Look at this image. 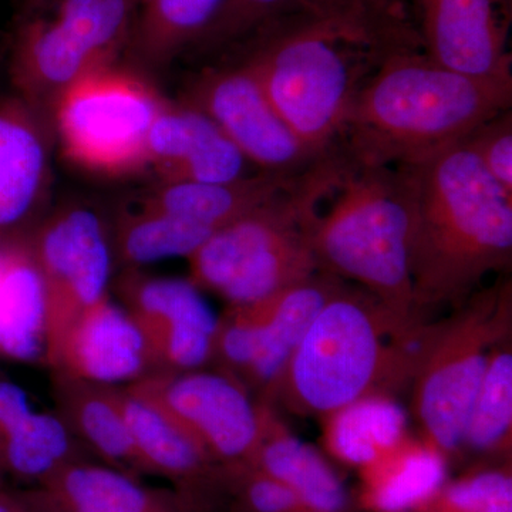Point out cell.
<instances>
[{"label":"cell","instance_id":"obj_9","mask_svg":"<svg viewBox=\"0 0 512 512\" xmlns=\"http://www.w3.org/2000/svg\"><path fill=\"white\" fill-rule=\"evenodd\" d=\"M165 101L146 77L114 63L87 73L57 100L53 136L70 163L119 177L148 167L147 141Z\"/></svg>","mask_w":512,"mask_h":512},{"label":"cell","instance_id":"obj_26","mask_svg":"<svg viewBox=\"0 0 512 512\" xmlns=\"http://www.w3.org/2000/svg\"><path fill=\"white\" fill-rule=\"evenodd\" d=\"M298 175L286 177L255 171L248 177L229 183L158 181L144 195L143 205L215 232L264 204Z\"/></svg>","mask_w":512,"mask_h":512},{"label":"cell","instance_id":"obj_3","mask_svg":"<svg viewBox=\"0 0 512 512\" xmlns=\"http://www.w3.org/2000/svg\"><path fill=\"white\" fill-rule=\"evenodd\" d=\"M410 274L417 308L466 301L512 261V195L457 144L414 165Z\"/></svg>","mask_w":512,"mask_h":512},{"label":"cell","instance_id":"obj_13","mask_svg":"<svg viewBox=\"0 0 512 512\" xmlns=\"http://www.w3.org/2000/svg\"><path fill=\"white\" fill-rule=\"evenodd\" d=\"M181 101L207 116L258 171L289 177L325 156L292 133L251 70L235 60L205 63Z\"/></svg>","mask_w":512,"mask_h":512},{"label":"cell","instance_id":"obj_35","mask_svg":"<svg viewBox=\"0 0 512 512\" xmlns=\"http://www.w3.org/2000/svg\"><path fill=\"white\" fill-rule=\"evenodd\" d=\"M0 512H32L25 504L10 497L5 493H0Z\"/></svg>","mask_w":512,"mask_h":512},{"label":"cell","instance_id":"obj_32","mask_svg":"<svg viewBox=\"0 0 512 512\" xmlns=\"http://www.w3.org/2000/svg\"><path fill=\"white\" fill-rule=\"evenodd\" d=\"M421 512H512L511 460L447 480Z\"/></svg>","mask_w":512,"mask_h":512},{"label":"cell","instance_id":"obj_18","mask_svg":"<svg viewBox=\"0 0 512 512\" xmlns=\"http://www.w3.org/2000/svg\"><path fill=\"white\" fill-rule=\"evenodd\" d=\"M147 156L158 181L229 183L252 174L251 163L220 128L181 100L161 107L148 134Z\"/></svg>","mask_w":512,"mask_h":512},{"label":"cell","instance_id":"obj_19","mask_svg":"<svg viewBox=\"0 0 512 512\" xmlns=\"http://www.w3.org/2000/svg\"><path fill=\"white\" fill-rule=\"evenodd\" d=\"M117 403L148 474L167 478L198 512L210 503L221 466L153 400L127 386H114Z\"/></svg>","mask_w":512,"mask_h":512},{"label":"cell","instance_id":"obj_31","mask_svg":"<svg viewBox=\"0 0 512 512\" xmlns=\"http://www.w3.org/2000/svg\"><path fill=\"white\" fill-rule=\"evenodd\" d=\"M313 512L286 485L247 466H221L210 512Z\"/></svg>","mask_w":512,"mask_h":512},{"label":"cell","instance_id":"obj_27","mask_svg":"<svg viewBox=\"0 0 512 512\" xmlns=\"http://www.w3.org/2000/svg\"><path fill=\"white\" fill-rule=\"evenodd\" d=\"M326 451L345 464L362 468L407 434V414L396 397L376 394L322 417Z\"/></svg>","mask_w":512,"mask_h":512},{"label":"cell","instance_id":"obj_36","mask_svg":"<svg viewBox=\"0 0 512 512\" xmlns=\"http://www.w3.org/2000/svg\"><path fill=\"white\" fill-rule=\"evenodd\" d=\"M25 2L30 3V5L43 6L50 5V3H57L59 0H25Z\"/></svg>","mask_w":512,"mask_h":512},{"label":"cell","instance_id":"obj_5","mask_svg":"<svg viewBox=\"0 0 512 512\" xmlns=\"http://www.w3.org/2000/svg\"><path fill=\"white\" fill-rule=\"evenodd\" d=\"M332 150L274 197L225 225L188 258L191 281L229 305H248L320 271L311 227L342 168Z\"/></svg>","mask_w":512,"mask_h":512},{"label":"cell","instance_id":"obj_17","mask_svg":"<svg viewBox=\"0 0 512 512\" xmlns=\"http://www.w3.org/2000/svg\"><path fill=\"white\" fill-rule=\"evenodd\" d=\"M47 366L52 372L106 386H127L154 373L140 329L110 296L73 320Z\"/></svg>","mask_w":512,"mask_h":512},{"label":"cell","instance_id":"obj_23","mask_svg":"<svg viewBox=\"0 0 512 512\" xmlns=\"http://www.w3.org/2000/svg\"><path fill=\"white\" fill-rule=\"evenodd\" d=\"M56 414L74 439L82 441L107 467L131 477L148 474L138 456L114 394V386L52 372Z\"/></svg>","mask_w":512,"mask_h":512},{"label":"cell","instance_id":"obj_24","mask_svg":"<svg viewBox=\"0 0 512 512\" xmlns=\"http://www.w3.org/2000/svg\"><path fill=\"white\" fill-rule=\"evenodd\" d=\"M46 295L30 237L0 242V357L45 356Z\"/></svg>","mask_w":512,"mask_h":512},{"label":"cell","instance_id":"obj_4","mask_svg":"<svg viewBox=\"0 0 512 512\" xmlns=\"http://www.w3.org/2000/svg\"><path fill=\"white\" fill-rule=\"evenodd\" d=\"M323 202L311 227L320 271L360 286L404 320H426L410 274L413 168L366 167L343 157Z\"/></svg>","mask_w":512,"mask_h":512},{"label":"cell","instance_id":"obj_37","mask_svg":"<svg viewBox=\"0 0 512 512\" xmlns=\"http://www.w3.org/2000/svg\"><path fill=\"white\" fill-rule=\"evenodd\" d=\"M134 3L138 6V3H140V0H133Z\"/></svg>","mask_w":512,"mask_h":512},{"label":"cell","instance_id":"obj_12","mask_svg":"<svg viewBox=\"0 0 512 512\" xmlns=\"http://www.w3.org/2000/svg\"><path fill=\"white\" fill-rule=\"evenodd\" d=\"M153 400L218 466L245 464L264 431L266 403L220 369L157 372L131 384Z\"/></svg>","mask_w":512,"mask_h":512},{"label":"cell","instance_id":"obj_10","mask_svg":"<svg viewBox=\"0 0 512 512\" xmlns=\"http://www.w3.org/2000/svg\"><path fill=\"white\" fill-rule=\"evenodd\" d=\"M339 26L386 50L421 49L403 0H225L187 53L215 62L276 30Z\"/></svg>","mask_w":512,"mask_h":512},{"label":"cell","instance_id":"obj_6","mask_svg":"<svg viewBox=\"0 0 512 512\" xmlns=\"http://www.w3.org/2000/svg\"><path fill=\"white\" fill-rule=\"evenodd\" d=\"M389 55L339 26L305 25L256 37L220 60L247 66L292 133L326 154L360 87Z\"/></svg>","mask_w":512,"mask_h":512},{"label":"cell","instance_id":"obj_33","mask_svg":"<svg viewBox=\"0 0 512 512\" xmlns=\"http://www.w3.org/2000/svg\"><path fill=\"white\" fill-rule=\"evenodd\" d=\"M460 144L480 161L495 183L512 195V109L481 123Z\"/></svg>","mask_w":512,"mask_h":512},{"label":"cell","instance_id":"obj_11","mask_svg":"<svg viewBox=\"0 0 512 512\" xmlns=\"http://www.w3.org/2000/svg\"><path fill=\"white\" fill-rule=\"evenodd\" d=\"M30 247L45 285L47 365L73 320L109 296L116 261L110 225L93 208L72 202L47 212Z\"/></svg>","mask_w":512,"mask_h":512},{"label":"cell","instance_id":"obj_20","mask_svg":"<svg viewBox=\"0 0 512 512\" xmlns=\"http://www.w3.org/2000/svg\"><path fill=\"white\" fill-rule=\"evenodd\" d=\"M45 512H198L178 491L154 490L111 467L74 460L39 484Z\"/></svg>","mask_w":512,"mask_h":512},{"label":"cell","instance_id":"obj_38","mask_svg":"<svg viewBox=\"0 0 512 512\" xmlns=\"http://www.w3.org/2000/svg\"><path fill=\"white\" fill-rule=\"evenodd\" d=\"M2 473H3L2 468H0V474H2Z\"/></svg>","mask_w":512,"mask_h":512},{"label":"cell","instance_id":"obj_34","mask_svg":"<svg viewBox=\"0 0 512 512\" xmlns=\"http://www.w3.org/2000/svg\"><path fill=\"white\" fill-rule=\"evenodd\" d=\"M35 410L19 384L0 379V456L28 429Z\"/></svg>","mask_w":512,"mask_h":512},{"label":"cell","instance_id":"obj_14","mask_svg":"<svg viewBox=\"0 0 512 512\" xmlns=\"http://www.w3.org/2000/svg\"><path fill=\"white\" fill-rule=\"evenodd\" d=\"M116 286L121 306L146 340L154 373L190 372L212 363L218 318L191 279L130 269Z\"/></svg>","mask_w":512,"mask_h":512},{"label":"cell","instance_id":"obj_25","mask_svg":"<svg viewBox=\"0 0 512 512\" xmlns=\"http://www.w3.org/2000/svg\"><path fill=\"white\" fill-rule=\"evenodd\" d=\"M342 284L338 276L318 271L311 278L266 298L268 315L261 346L244 380L249 392L254 390L259 399L268 392L284 372L320 309Z\"/></svg>","mask_w":512,"mask_h":512},{"label":"cell","instance_id":"obj_28","mask_svg":"<svg viewBox=\"0 0 512 512\" xmlns=\"http://www.w3.org/2000/svg\"><path fill=\"white\" fill-rule=\"evenodd\" d=\"M225 0H140L127 52L140 67L163 69L184 55Z\"/></svg>","mask_w":512,"mask_h":512},{"label":"cell","instance_id":"obj_15","mask_svg":"<svg viewBox=\"0 0 512 512\" xmlns=\"http://www.w3.org/2000/svg\"><path fill=\"white\" fill-rule=\"evenodd\" d=\"M421 50L433 62L481 79H512V0H403Z\"/></svg>","mask_w":512,"mask_h":512},{"label":"cell","instance_id":"obj_2","mask_svg":"<svg viewBox=\"0 0 512 512\" xmlns=\"http://www.w3.org/2000/svg\"><path fill=\"white\" fill-rule=\"evenodd\" d=\"M434 325L404 320L343 281L259 400L322 419L362 397H394L412 386Z\"/></svg>","mask_w":512,"mask_h":512},{"label":"cell","instance_id":"obj_21","mask_svg":"<svg viewBox=\"0 0 512 512\" xmlns=\"http://www.w3.org/2000/svg\"><path fill=\"white\" fill-rule=\"evenodd\" d=\"M448 467L439 448L407 433L357 470L353 505L362 512H421L446 484Z\"/></svg>","mask_w":512,"mask_h":512},{"label":"cell","instance_id":"obj_8","mask_svg":"<svg viewBox=\"0 0 512 512\" xmlns=\"http://www.w3.org/2000/svg\"><path fill=\"white\" fill-rule=\"evenodd\" d=\"M136 9L133 0H59L52 19L20 23L8 59L12 93L52 128L59 97L127 49Z\"/></svg>","mask_w":512,"mask_h":512},{"label":"cell","instance_id":"obj_30","mask_svg":"<svg viewBox=\"0 0 512 512\" xmlns=\"http://www.w3.org/2000/svg\"><path fill=\"white\" fill-rule=\"evenodd\" d=\"M511 427L512 350L508 338L491 352L483 382L468 414L461 450L511 458Z\"/></svg>","mask_w":512,"mask_h":512},{"label":"cell","instance_id":"obj_7","mask_svg":"<svg viewBox=\"0 0 512 512\" xmlns=\"http://www.w3.org/2000/svg\"><path fill=\"white\" fill-rule=\"evenodd\" d=\"M512 286L501 279L478 289L456 313L434 325L433 335L412 383V412L420 436L448 458L463 446L471 406L491 352L511 338Z\"/></svg>","mask_w":512,"mask_h":512},{"label":"cell","instance_id":"obj_1","mask_svg":"<svg viewBox=\"0 0 512 512\" xmlns=\"http://www.w3.org/2000/svg\"><path fill=\"white\" fill-rule=\"evenodd\" d=\"M512 109V79L446 69L407 49L384 57L357 92L335 148L366 167H414Z\"/></svg>","mask_w":512,"mask_h":512},{"label":"cell","instance_id":"obj_22","mask_svg":"<svg viewBox=\"0 0 512 512\" xmlns=\"http://www.w3.org/2000/svg\"><path fill=\"white\" fill-rule=\"evenodd\" d=\"M245 464L286 485L313 512H352L355 507L338 471L298 439L268 403L261 440Z\"/></svg>","mask_w":512,"mask_h":512},{"label":"cell","instance_id":"obj_16","mask_svg":"<svg viewBox=\"0 0 512 512\" xmlns=\"http://www.w3.org/2000/svg\"><path fill=\"white\" fill-rule=\"evenodd\" d=\"M53 141L25 101L0 96V242L29 238L50 211Z\"/></svg>","mask_w":512,"mask_h":512},{"label":"cell","instance_id":"obj_29","mask_svg":"<svg viewBox=\"0 0 512 512\" xmlns=\"http://www.w3.org/2000/svg\"><path fill=\"white\" fill-rule=\"evenodd\" d=\"M111 229L114 261L124 271L170 258H190L214 234L195 222L141 204L117 217Z\"/></svg>","mask_w":512,"mask_h":512}]
</instances>
